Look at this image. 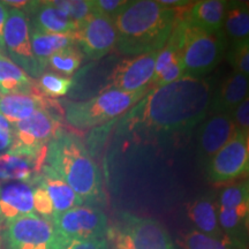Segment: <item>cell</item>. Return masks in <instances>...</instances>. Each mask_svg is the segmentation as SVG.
I'll return each instance as SVG.
<instances>
[{"label": "cell", "instance_id": "obj_21", "mask_svg": "<svg viewBox=\"0 0 249 249\" xmlns=\"http://www.w3.org/2000/svg\"><path fill=\"white\" fill-rule=\"evenodd\" d=\"M36 181L39 182L48 192L53 204L54 214L66 213L73 208L85 204L76 193L71 188V186L48 165L42 167Z\"/></svg>", "mask_w": 249, "mask_h": 249}, {"label": "cell", "instance_id": "obj_6", "mask_svg": "<svg viewBox=\"0 0 249 249\" xmlns=\"http://www.w3.org/2000/svg\"><path fill=\"white\" fill-rule=\"evenodd\" d=\"M57 235L65 240L103 239L107 233V217L98 207L80 205L52 218Z\"/></svg>", "mask_w": 249, "mask_h": 249}, {"label": "cell", "instance_id": "obj_32", "mask_svg": "<svg viewBox=\"0 0 249 249\" xmlns=\"http://www.w3.org/2000/svg\"><path fill=\"white\" fill-rule=\"evenodd\" d=\"M34 210L37 216L49 220H52L54 216L53 204L48 192L36 180L34 181Z\"/></svg>", "mask_w": 249, "mask_h": 249}, {"label": "cell", "instance_id": "obj_4", "mask_svg": "<svg viewBox=\"0 0 249 249\" xmlns=\"http://www.w3.org/2000/svg\"><path fill=\"white\" fill-rule=\"evenodd\" d=\"M176 29L180 36V58L186 75L203 77L225 57L229 42L223 31L209 33L192 26L180 17L179 11Z\"/></svg>", "mask_w": 249, "mask_h": 249}, {"label": "cell", "instance_id": "obj_2", "mask_svg": "<svg viewBox=\"0 0 249 249\" xmlns=\"http://www.w3.org/2000/svg\"><path fill=\"white\" fill-rule=\"evenodd\" d=\"M178 11L164 7L160 0L128 1L114 20L116 49L128 57L158 52L172 35Z\"/></svg>", "mask_w": 249, "mask_h": 249}, {"label": "cell", "instance_id": "obj_28", "mask_svg": "<svg viewBox=\"0 0 249 249\" xmlns=\"http://www.w3.org/2000/svg\"><path fill=\"white\" fill-rule=\"evenodd\" d=\"M83 58L85 55L81 52V50L73 45L62 49L51 55L48 61V67H51L53 71H59L64 75H71L79 70Z\"/></svg>", "mask_w": 249, "mask_h": 249}, {"label": "cell", "instance_id": "obj_27", "mask_svg": "<svg viewBox=\"0 0 249 249\" xmlns=\"http://www.w3.org/2000/svg\"><path fill=\"white\" fill-rule=\"evenodd\" d=\"M217 204L219 209L249 210V180L224 187L218 195Z\"/></svg>", "mask_w": 249, "mask_h": 249}, {"label": "cell", "instance_id": "obj_31", "mask_svg": "<svg viewBox=\"0 0 249 249\" xmlns=\"http://www.w3.org/2000/svg\"><path fill=\"white\" fill-rule=\"evenodd\" d=\"M225 58L233 71L249 76V38L231 43Z\"/></svg>", "mask_w": 249, "mask_h": 249}, {"label": "cell", "instance_id": "obj_42", "mask_svg": "<svg viewBox=\"0 0 249 249\" xmlns=\"http://www.w3.org/2000/svg\"><path fill=\"white\" fill-rule=\"evenodd\" d=\"M247 165H246V170L244 176H249V132L247 135Z\"/></svg>", "mask_w": 249, "mask_h": 249}, {"label": "cell", "instance_id": "obj_20", "mask_svg": "<svg viewBox=\"0 0 249 249\" xmlns=\"http://www.w3.org/2000/svg\"><path fill=\"white\" fill-rule=\"evenodd\" d=\"M249 95V76L233 71L213 92L210 113H232Z\"/></svg>", "mask_w": 249, "mask_h": 249}, {"label": "cell", "instance_id": "obj_12", "mask_svg": "<svg viewBox=\"0 0 249 249\" xmlns=\"http://www.w3.org/2000/svg\"><path fill=\"white\" fill-rule=\"evenodd\" d=\"M157 53L150 52L118 62L112 73L110 88L133 92L150 87Z\"/></svg>", "mask_w": 249, "mask_h": 249}, {"label": "cell", "instance_id": "obj_10", "mask_svg": "<svg viewBox=\"0 0 249 249\" xmlns=\"http://www.w3.org/2000/svg\"><path fill=\"white\" fill-rule=\"evenodd\" d=\"M117 29L110 18L92 12L76 31V43L89 60L107 57L117 46Z\"/></svg>", "mask_w": 249, "mask_h": 249}, {"label": "cell", "instance_id": "obj_26", "mask_svg": "<svg viewBox=\"0 0 249 249\" xmlns=\"http://www.w3.org/2000/svg\"><path fill=\"white\" fill-rule=\"evenodd\" d=\"M179 244L182 249H248L247 246L227 235L214 238L192 230L180 235Z\"/></svg>", "mask_w": 249, "mask_h": 249}, {"label": "cell", "instance_id": "obj_11", "mask_svg": "<svg viewBox=\"0 0 249 249\" xmlns=\"http://www.w3.org/2000/svg\"><path fill=\"white\" fill-rule=\"evenodd\" d=\"M13 142L9 149L40 150L48 147L52 139L60 132V124L48 108L36 111L27 119L12 124Z\"/></svg>", "mask_w": 249, "mask_h": 249}, {"label": "cell", "instance_id": "obj_5", "mask_svg": "<svg viewBox=\"0 0 249 249\" xmlns=\"http://www.w3.org/2000/svg\"><path fill=\"white\" fill-rule=\"evenodd\" d=\"M149 90L150 87L133 92L114 88L105 89L87 101L68 103L65 117L67 123L75 128H93L123 117L144 97Z\"/></svg>", "mask_w": 249, "mask_h": 249}, {"label": "cell", "instance_id": "obj_34", "mask_svg": "<svg viewBox=\"0 0 249 249\" xmlns=\"http://www.w3.org/2000/svg\"><path fill=\"white\" fill-rule=\"evenodd\" d=\"M127 4L128 1L126 0H90L92 12L110 18L113 21Z\"/></svg>", "mask_w": 249, "mask_h": 249}, {"label": "cell", "instance_id": "obj_7", "mask_svg": "<svg viewBox=\"0 0 249 249\" xmlns=\"http://www.w3.org/2000/svg\"><path fill=\"white\" fill-rule=\"evenodd\" d=\"M4 239L7 249H55L58 242L51 220L36 213L6 223Z\"/></svg>", "mask_w": 249, "mask_h": 249}, {"label": "cell", "instance_id": "obj_18", "mask_svg": "<svg viewBox=\"0 0 249 249\" xmlns=\"http://www.w3.org/2000/svg\"><path fill=\"white\" fill-rule=\"evenodd\" d=\"M227 4L229 1L225 0H201L179 9V14L192 26L209 33H218L223 29Z\"/></svg>", "mask_w": 249, "mask_h": 249}, {"label": "cell", "instance_id": "obj_19", "mask_svg": "<svg viewBox=\"0 0 249 249\" xmlns=\"http://www.w3.org/2000/svg\"><path fill=\"white\" fill-rule=\"evenodd\" d=\"M43 108H48V101L38 89L0 96V114L12 124L27 119Z\"/></svg>", "mask_w": 249, "mask_h": 249}, {"label": "cell", "instance_id": "obj_9", "mask_svg": "<svg viewBox=\"0 0 249 249\" xmlns=\"http://www.w3.org/2000/svg\"><path fill=\"white\" fill-rule=\"evenodd\" d=\"M247 135L236 129L231 140L209 160L205 171L210 182L223 185L244 176L248 156Z\"/></svg>", "mask_w": 249, "mask_h": 249}, {"label": "cell", "instance_id": "obj_1", "mask_svg": "<svg viewBox=\"0 0 249 249\" xmlns=\"http://www.w3.org/2000/svg\"><path fill=\"white\" fill-rule=\"evenodd\" d=\"M213 85L185 75L176 82L150 88L139 103L116 120L120 139L160 140L187 135L210 112Z\"/></svg>", "mask_w": 249, "mask_h": 249}, {"label": "cell", "instance_id": "obj_37", "mask_svg": "<svg viewBox=\"0 0 249 249\" xmlns=\"http://www.w3.org/2000/svg\"><path fill=\"white\" fill-rule=\"evenodd\" d=\"M12 142H13V127L2 114H0V151L11 148Z\"/></svg>", "mask_w": 249, "mask_h": 249}, {"label": "cell", "instance_id": "obj_41", "mask_svg": "<svg viewBox=\"0 0 249 249\" xmlns=\"http://www.w3.org/2000/svg\"><path fill=\"white\" fill-rule=\"evenodd\" d=\"M6 6H9L11 8H27V6L29 5L30 1H26V0H6V1H2Z\"/></svg>", "mask_w": 249, "mask_h": 249}, {"label": "cell", "instance_id": "obj_35", "mask_svg": "<svg viewBox=\"0 0 249 249\" xmlns=\"http://www.w3.org/2000/svg\"><path fill=\"white\" fill-rule=\"evenodd\" d=\"M55 249H110V246L105 238L89 240H65L58 236Z\"/></svg>", "mask_w": 249, "mask_h": 249}, {"label": "cell", "instance_id": "obj_36", "mask_svg": "<svg viewBox=\"0 0 249 249\" xmlns=\"http://www.w3.org/2000/svg\"><path fill=\"white\" fill-rule=\"evenodd\" d=\"M231 117L236 129L246 133L249 132V95L232 111Z\"/></svg>", "mask_w": 249, "mask_h": 249}, {"label": "cell", "instance_id": "obj_13", "mask_svg": "<svg viewBox=\"0 0 249 249\" xmlns=\"http://www.w3.org/2000/svg\"><path fill=\"white\" fill-rule=\"evenodd\" d=\"M235 124L230 113H211L202 121L197 130V156L207 166L209 160L235 133Z\"/></svg>", "mask_w": 249, "mask_h": 249}, {"label": "cell", "instance_id": "obj_8", "mask_svg": "<svg viewBox=\"0 0 249 249\" xmlns=\"http://www.w3.org/2000/svg\"><path fill=\"white\" fill-rule=\"evenodd\" d=\"M4 50L8 52L9 59L33 79H38L44 73L34 57L30 40V22L22 9L9 8L4 28Z\"/></svg>", "mask_w": 249, "mask_h": 249}, {"label": "cell", "instance_id": "obj_15", "mask_svg": "<svg viewBox=\"0 0 249 249\" xmlns=\"http://www.w3.org/2000/svg\"><path fill=\"white\" fill-rule=\"evenodd\" d=\"M121 219L134 249H174L166 229L156 219L128 213L121 214Z\"/></svg>", "mask_w": 249, "mask_h": 249}, {"label": "cell", "instance_id": "obj_38", "mask_svg": "<svg viewBox=\"0 0 249 249\" xmlns=\"http://www.w3.org/2000/svg\"><path fill=\"white\" fill-rule=\"evenodd\" d=\"M113 249H134L133 242L126 232L119 231L114 235V248Z\"/></svg>", "mask_w": 249, "mask_h": 249}, {"label": "cell", "instance_id": "obj_17", "mask_svg": "<svg viewBox=\"0 0 249 249\" xmlns=\"http://www.w3.org/2000/svg\"><path fill=\"white\" fill-rule=\"evenodd\" d=\"M27 12L31 15L30 27L49 34L76 35L77 28L52 1H30Z\"/></svg>", "mask_w": 249, "mask_h": 249}, {"label": "cell", "instance_id": "obj_30", "mask_svg": "<svg viewBox=\"0 0 249 249\" xmlns=\"http://www.w3.org/2000/svg\"><path fill=\"white\" fill-rule=\"evenodd\" d=\"M52 4L66 15L77 29L92 13L90 0H53Z\"/></svg>", "mask_w": 249, "mask_h": 249}, {"label": "cell", "instance_id": "obj_24", "mask_svg": "<svg viewBox=\"0 0 249 249\" xmlns=\"http://www.w3.org/2000/svg\"><path fill=\"white\" fill-rule=\"evenodd\" d=\"M37 83L27 71L0 51V92L1 95L36 90Z\"/></svg>", "mask_w": 249, "mask_h": 249}, {"label": "cell", "instance_id": "obj_40", "mask_svg": "<svg viewBox=\"0 0 249 249\" xmlns=\"http://www.w3.org/2000/svg\"><path fill=\"white\" fill-rule=\"evenodd\" d=\"M160 2L164 7L171 9H181L191 6L193 2L187 1V0H160Z\"/></svg>", "mask_w": 249, "mask_h": 249}, {"label": "cell", "instance_id": "obj_14", "mask_svg": "<svg viewBox=\"0 0 249 249\" xmlns=\"http://www.w3.org/2000/svg\"><path fill=\"white\" fill-rule=\"evenodd\" d=\"M48 147L40 150L9 149L0 154V182H33L34 176H38L45 161Z\"/></svg>", "mask_w": 249, "mask_h": 249}, {"label": "cell", "instance_id": "obj_33", "mask_svg": "<svg viewBox=\"0 0 249 249\" xmlns=\"http://www.w3.org/2000/svg\"><path fill=\"white\" fill-rule=\"evenodd\" d=\"M186 75L185 67L181 61V58H178L173 62L171 66H169L164 71L158 75L156 79L150 83V88H160V87L167 86L170 83L176 82Z\"/></svg>", "mask_w": 249, "mask_h": 249}, {"label": "cell", "instance_id": "obj_16", "mask_svg": "<svg viewBox=\"0 0 249 249\" xmlns=\"http://www.w3.org/2000/svg\"><path fill=\"white\" fill-rule=\"evenodd\" d=\"M33 213L34 182H0V220L7 223Z\"/></svg>", "mask_w": 249, "mask_h": 249}, {"label": "cell", "instance_id": "obj_23", "mask_svg": "<svg viewBox=\"0 0 249 249\" xmlns=\"http://www.w3.org/2000/svg\"><path fill=\"white\" fill-rule=\"evenodd\" d=\"M30 40L34 57L44 71L51 55L62 49L76 44L75 35L66 34H49L38 31L30 27Z\"/></svg>", "mask_w": 249, "mask_h": 249}, {"label": "cell", "instance_id": "obj_25", "mask_svg": "<svg viewBox=\"0 0 249 249\" xmlns=\"http://www.w3.org/2000/svg\"><path fill=\"white\" fill-rule=\"evenodd\" d=\"M222 31L227 42L249 38V1H229Z\"/></svg>", "mask_w": 249, "mask_h": 249}, {"label": "cell", "instance_id": "obj_3", "mask_svg": "<svg viewBox=\"0 0 249 249\" xmlns=\"http://www.w3.org/2000/svg\"><path fill=\"white\" fill-rule=\"evenodd\" d=\"M45 161L71 186L83 203L93 207L104 204L101 170L77 136L60 130L48 144Z\"/></svg>", "mask_w": 249, "mask_h": 249}, {"label": "cell", "instance_id": "obj_22", "mask_svg": "<svg viewBox=\"0 0 249 249\" xmlns=\"http://www.w3.org/2000/svg\"><path fill=\"white\" fill-rule=\"evenodd\" d=\"M187 214L196 227V231L214 238L225 235L218 223V204L213 194L202 195L189 202Z\"/></svg>", "mask_w": 249, "mask_h": 249}, {"label": "cell", "instance_id": "obj_39", "mask_svg": "<svg viewBox=\"0 0 249 249\" xmlns=\"http://www.w3.org/2000/svg\"><path fill=\"white\" fill-rule=\"evenodd\" d=\"M8 7L0 1V51L4 50V28L8 17Z\"/></svg>", "mask_w": 249, "mask_h": 249}, {"label": "cell", "instance_id": "obj_29", "mask_svg": "<svg viewBox=\"0 0 249 249\" xmlns=\"http://www.w3.org/2000/svg\"><path fill=\"white\" fill-rule=\"evenodd\" d=\"M74 85V80L70 76L60 75L53 71H44L37 79V89L44 96L58 98L66 96Z\"/></svg>", "mask_w": 249, "mask_h": 249}]
</instances>
